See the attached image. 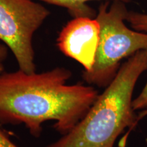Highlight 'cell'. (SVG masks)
<instances>
[{"label":"cell","mask_w":147,"mask_h":147,"mask_svg":"<svg viewBox=\"0 0 147 147\" xmlns=\"http://www.w3.org/2000/svg\"><path fill=\"white\" fill-rule=\"evenodd\" d=\"M71 72L57 67L41 73L21 69L0 74V121L23 124L35 137L42 125L55 121L61 134L72 129L98 97L91 86L67 84Z\"/></svg>","instance_id":"1"},{"label":"cell","mask_w":147,"mask_h":147,"mask_svg":"<svg viewBox=\"0 0 147 147\" xmlns=\"http://www.w3.org/2000/svg\"><path fill=\"white\" fill-rule=\"evenodd\" d=\"M147 69V50L138 51L121 65L84 117L68 133L47 147H113L138 119L132 97L140 76Z\"/></svg>","instance_id":"2"},{"label":"cell","mask_w":147,"mask_h":147,"mask_svg":"<svg viewBox=\"0 0 147 147\" xmlns=\"http://www.w3.org/2000/svg\"><path fill=\"white\" fill-rule=\"evenodd\" d=\"M125 2L109 1L100 5L95 18L100 27L94 64L83 71L82 78L89 84L107 87L113 81L123 59L147 50V33L132 30L125 23L129 11Z\"/></svg>","instance_id":"3"},{"label":"cell","mask_w":147,"mask_h":147,"mask_svg":"<svg viewBox=\"0 0 147 147\" xmlns=\"http://www.w3.org/2000/svg\"><path fill=\"white\" fill-rule=\"evenodd\" d=\"M50 14L35 0H0V42L25 72H36L33 37Z\"/></svg>","instance_id":"4"},{"label":"cell","mask_w":147,"mask_h":147,"mask_svg":"<svg viewBox=\"0 0 147 147\" xmlns=\"http://www.w3.org/2000/svg\"><path fill=\"white\" fill-rule=\"evenodd\" d=\"M100 32V24L95 18H73L60 32L57 45L64 55L89 71L95 62Z\"/></svg>","instance_id":"5"},{"label":"cell","mask_w":147,"mask_h":147,"mask_svg":"<svg viewBox=\"0 0 147 147\" xmlns=\"http://www.w3.org/2000/svg\"><path fill=\"white\" fill-rule=\"evenodd\" d=\"M43 2L63 7L67 9L73 18L91 17L94 18L97 12L94 9L87 4L88 1H101V0H39ZM104 1H122L128 2L129 0H104Z\"/></svg>","instance_id":"6"},{"label":"cell","mask_w":147,"mask_h":147,"mask_svg":"<svg viewBox=\"0 0 147 147\" xmlns=\"http://www.w3.org/2000/svg\"><path fill=\"white\" fill-rule=\"evenodd\" d=\"M126 21L129 22L134 30L147 33V14L136 12H128Z\"/></svg>","instance_id":"7"},{"label":"cell","mask_w":147,"mask_h":147,"mask_svg":"<svg viewBox=\"0 0 147 147\" xmlns=\"http://www.w3.org/2000/svg\"><path fill=\"white\" fill-rule=\"evenodd\" d=\"M132 106L134 110L143 109L147 107V82L140 95L133 100Z\"/></svg>","instance_id":"8"},{"label":"cell","mask_w":147,"mask_h":147,"mask_svg":"<svg viewBox=\"0 0 147 147\" xmlns=\"http://www.w3.org/2000/svg\"><path fill=\"white\" fill-rule=\"evenodd\" d=\"M0 147H18L14 144L0 128Z\"/></svg>","instance_id":"9"},{"label":"cell","mask_w":147,"mask_h":147,"mask_svg":"<svg viewBox=\"0 0 147 147\" xmlns=\"http://www.w3.org/2000/svg\"><path fill=\"white\" fill-rule=\"evenodd\" d=\"M8 49L5 45L0 44V63H2L8 57Z\"/></svg>","instance_id":"10"},{"label":"cell","mask_w":147,"mask_h":147,"mask_svg":"<svg viewBox=\"0 0 147 147\" xmlns=\"http://www.w3.org/2000/svg\"><path fill=\"white\" fill-rule=\"evenodd\" d=\"M3 70H4V67H3V65L2 63H0V74L2 73Z\"/></svg>","instance_id":"11"},{"label":"cell","mask_w":147,"mask_h":147,"mask_svg":"<svg viewBox=\"0 0 147 147\" xmlns=\"http://www.w3.org/2000/svg\"><path fill=\"white\" fill-rule=\"evenodd\" d=\"M146 115H147V110H146V111H144L142 114H140V117H138V119H141L142 117H144V116Z\"/></svg>","instance_id":"12"}]
</instances>
